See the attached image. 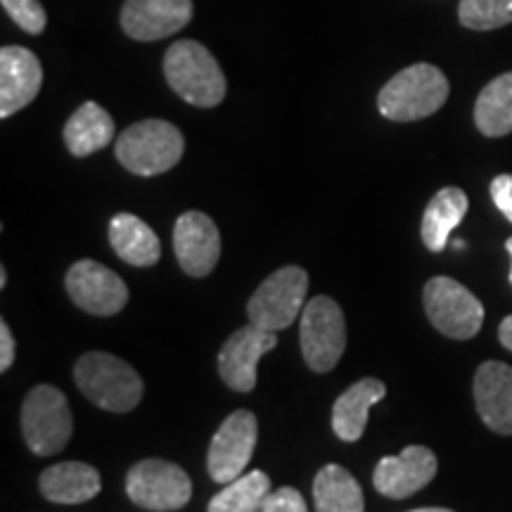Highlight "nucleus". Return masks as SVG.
<instances>
[{
    "label": "nucleus",
    "mask_w": 512,
    "mask_h": 512,
    "mask_svg": "<svg viewBox=\"0 0 512 512\" xmlns=\"http://www.w3.org/2000/svg\"><path fill=\"white\" fill-rule=\"evenodd\" d=\"M275 347H278L275 332L261 330L252 323L233 332L219 351V375L223 382L235 392H252L261 356Z\"/></svg>",
    "instance_id": "14"
},
{
    "label": "nucleus",
    "mask_w": 512,
    "mask_h": 512,
    "mask_svg": "<svg viewBox=\"0 0 512 512\" xmlns=\"http://www.w3.org/2000/svg\"><path fill=\"white\" fill-rule=\"evenodd\" d=\"M110 245L119 259L138 268L155 266L162 256V245L155 230L136 214H126V211L110 221Z\"/></svg>",
    "instance_id": "20"
},
{
    "label": "nucleus",
    "mask_w": 512,
    "mask_h": 512,
    "mask_svg": "<svg viewBox=\"0 0 512 512\" xmlns=\"http://www.w3.org/2000/svg\"><path fill=\"white\" fill-rule=\"evenodd\" d=\"M195 15L192 0H126L121 8V29L128 38L152 43L178 34Z\"/></svg>",
    "instance_id": "12"
},
{
    "label": "nucleus",
    "mask_w": 512,
    "mask_h": 512,
    "mask_svg": "<svg viewBox=\"0 0 512 512\" xmlns=\"http://www.w3.org/2000/svg\"><path fill=\"white\" fill-rule=\"evenodd\" d=\"M0 3H3V10L8 12L19 29H24L31 36L43 34L48 24V15L38 0H0Z\"/></svg>",
    "instance_id": "27"
},
{
    "label": "nucleus",
    "mask_w": 512,
    "mask_h": 512,
    "mask_svg": "<svg viewBox=\"0 0 512 512\" xmlns=\"http://www.w3.org/2000/svg\"><path fill=\"white\" fill-rule=\"evenodd\" d=\"M126 494L138 508L171 512L188 505L192 482L181 465L162 458H147L128 470Z\"/></svg>",
    "instance_id": "8"
},
{
    "label": "nucleus",
    "mask_w": 512,
    "mask_h": 512,
    "mask_svg": "<svg viewBox=\"0 0 512 512\" xmlns=\"http://www.w3.org/2000/svg\"><path fill=\"white\" fill-rule=\"evenodd\" d=\"M43 86V67L31 50L3 46L0 50V119L31 105Z\"/></svg>",
    "instance_id": "16"
},
{
    "label": "nucleus",
    "mask_w": 512,
    "mask_h": 512,
    "mask_svg": "<svg viewBox=\"0 0 512 512\" xmlns=\"http://www.w3.org/2000/svg\"><path fill=\"white\" fill-rule=\"evenodd\" d=\"M164 76L178 98L195 107H216L226 98V76L216 57L197 41H176L164 55Z\"/></svg>",
    "instance_id": "2"
},
{
    "label": "nucleus",
    "mask_w": 512,
    "mask_h": 512,
    "mask_svg": "<svg viewBox=\"0 0 512 512\" xmlns=\"http://www.w3.org/2000/svg\"><path fill=\"white\" fill-rule=\"evenodd\" d=\"M491 200L498 211L512 223V174H501L491 181Z\"/></svg>",
    "instance_id": "29"
},
{
    "label": "nucleus",
    "mask_w": 512,
    "mask_h": 512,
    "mask_svg": "<svg viewBox=\"0 0 512 512\" xmlns=\"http://www.w3.org/2000/svg\"><path fill=\"white\" fill-rule=\"evenodd\" d=\"M475 124L486 138L512 133V72L486 83L475 102Z\"/></svg>",
    "instance_id": "24"
},
{
    "label": "nucleus",
    "mask_w": 512,
    "mask_h": 512,
    "mask_svg": "<svg viewBox=\"0 0 512 512\" xmlns=\"http://www.w3.org/2000/svg\"><path fill=\"white\" fill-rule=\"evenodd\" d=\"M387 394V384L377 377H363L335 401L332 430L342 441H358L368 425V411Z\"/></svg>",
    "instance_id": "18"
},
{
    "label": "nucleus",
    "mask_w": 512,
    "mask_h": 512,
    "mask_svg": "<svg viewBox=\"0 0 512 512\" xmlns=\"http://www.w3.org/2000/svg\"><path fill=\"white\" fill-rule=\"evenodd\" d=\"M185 138L171 121L145 119L117 138V159L136 176H159L181 162Z\"/></svg>",
    "instance_id": "4"
},
{
    "label": "nucleus",
    "mask_w": 512,
    "mask_h": 512,
    "mask_svg": "<svg viewBox=\"0 0 512 512\" xmlns=\"http://www.w3.org/2000/svg\"><path fill=\"white\" fill-rule=\"evenodd\" d=\"M100 472L86 463H60L41 475V494L50 503L79 505L100 494Z\"/></svg>",
    "instance_id": "19"
},
{
    "label": "nucleus",
    "mask_w": 512,
    "mask_h": 512,
    "mask_svg": "<svg viewBox=\"0 0 512 512\" xmlns=\"http://www.w3.org/2000/svg\"><path fill=\"white\" fill-rule=\"evenodd\" d=\"M411 512H453V510H446V508H420V510H411Z\"/></svg>",
    "instance_id": "32"
},
{
    "label": "nucleus",
    "mask_w": 512,
    "mask_h": 512,
    "mask_svg": "<svg viewBox=\"0 0 512 512\" xmlns=\"http://www.w3.org/2000/svg\"><path fill=\"white\" fill-rule=\"evenodd\" d=\"M268 494L271 479L266 472L252 470L228 482L226 489L211 498L207 512H261Z\"/></svg>",
    "instance_id": "25"
},
{
    "label": "nucleus",
    "mask_w": 512,
    "mask_h": 512,
    "mask_svg": "<svg viewBox=\"0 0 512 512\" xmlns=\"http://www.w3.org/2000/svg\"><path fill=\"white\" fill-rule=\"evenodd\" d=\"M448 93L451 86L446 74L434 64L418 62L384 83L377 95V110L392 121H420L439 112Z\"/></svg>",
    "instance_id": "1"
},
{
    "label": "nucleus",
    "mask_w": 512,
    "mask_h": 512,
    "mask_svg": "<svg viewBox=\"0 0 512 512\" xmlns=\"http://www.w3.org/2000/svg\"><path fill=\"white\" fill-rule=\"evenodd\" d=\"M261 512H309V508H306L304 496L297 489L283 486V489L268 494Z\"/></svg>",
    "instance_id": "28"
},
{
    "label": "nucleus",
    "mask_w": 512,
    "mask_h": 512,
    "mask_svg": "<svg viewBox=\"0 0 512 512\" xmlns=\"http://www.w3.org/2000/svg\"><path fill=\"white\" fill-rule=\"evenodd\" d=\"M470 200L460 188H444L432 197L422 214V242L430 252H444L448 238L463 223Z\"/></svg>",
    "instance_id": "22"
},
{
    "label": "nucleus",
    "mask_w": 512,
    "mask_h": 512,
    "mask_svg": "<svg viewBox=\"0 0 512 512\" xmlns=\"http://www.w3.org/2000/svg\"><path fill=\"white\" fill-rule=\"evenodd\" d=\"M174 252L181 268L192 278H204L221 259V233L202 211H185L174 228Z\"/></svg>",
    "instance_id": "15"
},
{
    "label": "nucleus",
    "mask_w": 512,
    "mask_h": 512,
    "mask_svg": "<svg viewBox=\"0 0 512 512\" xmlns=\"http://www.w3.org/2000/svg\"><path fill=\"white\" fill-rule=\"evenodd\" d=\"M72 411L67 396L53 384H36L22 406L24 441L36 456H55L72 439Z\"/></svg>",
    "instance_id": "6"
},
{
    "label": "nucleus",
    "mask_w": 512,
    "mask_h": 512,
    "mask_svg": "<svg viewBox=\"0 0 512 512\" xmlns=\"http://www.w3.org/2000/svg\"><path fill=\"white\" fill-rule=\"evenodd\" d=\"M256 437H259V425H256L254 413H230L209 444V477L219 484H228L238 479L245 472L249 460H252Z\"/></svg>",
    "instance_id": "10"
},
{
    "label": "nucleus",
    "mask_w": 512,
    "mask_h": 512,
    "mask_svg": "<svg viewBox=\"0 0 512 512\" xmlns=\"http://www.w3.org/2000/svg\"><path fill=\"white\" fill-rule=\"evenodd\" d=\"M437 467L439 463L432 448L413 444L403 448L399 456L382 458L375 467L373 484L382 496L401 501L425 489L437 475Z\"/></svg>",
    "instance_id": "13"
},
{
    "label": "nucleus",
    "mask_w": 512,
    "mask_h": 512,
    "mask_svg": "<svg viewBox=\"0 0 512 512\" xmlns=\"http://www.w3.org/2000/svg\"><path fill=\"white\" fill-rule=\"evenodd\" d=\"M475 406L489 430L512 434V368L486 361L475 375Z\"/></svg>",
    "instance_id": "17"
},
{
    "label": "nucleus",
    "mask_w": 512,
    "mask_h": 512,
    "mask_svg": "<svg viewBox=\"0 0 512 512\" xmlns=\"http://www.w3.org/2000/svg\"><path fill=\"white\" fill-rule=\"evenodd\" d=\"M316 512H366L363 489L342 465H325L313 479Z\"/></svg>",
    "instance_id": "23"
},
{
    "label": "nucleus",
    "mask_w": 512,
    "mask_h": 512,
    "mask_svg": "<svg viewBox=\"0 0 512 512\" xmlns=\"http://www.w3.org/2000/svg\"><path fill=\"white\" fill-rule=\"evenodd\" d=\"M64 285L72 302L93 316H117L128 304V287L124 280L98 261H76L67 271Z\"/></svg>",
    "instance_id": "11"
},
{
    "label": "nucleus",
    "mask_w": 512,
    "mask_h": 512,
    "mask_svg": "<svg viewBox=\"0 0 512 512\" xmlns=\"http://www.w3.org/2000/svg\"><path fill=\"white\" fill-rule=\"evenodd\" d=\"M498 339H501L505 349L512 351V316H508L501 323V328H498Z\"/></svg>",
    "instance_id": "31"
},
{
    "label": "nucleus",
    "mask_w": 512,
    "mask_h": 512,
    "mask_svg": "<svg viewBox=\"0 0 512 512\" xmlns=\"http://www.w3.org/2000/svg\"><path fill=\"white\" fill-rule=\"evenodd\" d=\"M15 361V337L5 320H0V370H8Z\"/></svg>",
    "instance_id": "30"
},
{
    "label": "nucleus",
    "mask_w": 512,
    "mask_h": 512,
    "mask_svg": "<svg viewBox=\"0 0 512 512\" xmlns=\"http://www.w3.org/2000/svg\"><path fill=\"white\" fill-rule=\"evenodd\" d=\"M302 354L306 366L316 373H330L347 349V320L330 297H313L302 311Z\"/></svg>",
    "instance_id": "7"
},
{
    "label": "nucleus",
    "mask_w": 512,
    "mask_h": 512,
    "mask_svg": "<svg viewBox=\"0 0 512 512\" xmlns=\"http://www.w3.org/2000/svg\"><path fill=\"white\" fill-rule=\"evenodd\" d=\"M422 299H425L427 318L441 335L451 339H472L482 330L484 306L458 280L437 275L425 285Z\"/></svg>",
    "instance_id": "9"
},
{
    "label": "nucleus",
    "mask_w": 512,
    "mask_h": 512,
    "mask_svg": "<svg viewBox=\"0 0 512 512\" xmlns=\"http://www.w3.org/2000/svg\"><path fill=\"white\" fill-rule=\"evenodd\" d=\"M309 294V275L302 266H283L256 287L247 304L249 323L261 330L280 332L302 316Z\"/></svg>",
    "instance_id": "5"
},
{
    "label": "nucleus",
    "mask_w": 512,
    "mask_h": 512,
    "mask_svg": "<svg viewBox=\"0 0 512 512\" xmlns=\"http://www.w3.org/2000/svg\"><path fill=\"white\" fill-rule=\"evenodd\" d=\"M114 119L98 102H83L67 126H64V143L74 157H88L105 150L114 138Z\"/></svg>",
    "instance_id": "21"
},
{
    "label": "nucleus",
    "mask_w": 512,
    "mask_h": 512,
    "mask_svg": "<svg viewBox=\"0 0 512 512\" xmlns=\"http://www.w3.org/2000/svg\"><path fill=\"white\" fill-rule=\"evenodd\" d=\"M74 380L88 401L110 413L133 411L145 392L136 370L105 351L81 356L74 366Z\"/></svg>",
    "instance_id": "3"
},
{
    "label": "nucleus",
    "mask_w": 512,
    "mask_h": 512,
    "mask_svg": "<svg viewBox=\"0 0 512 512\" xmlns=\"http://www.w3.org/2000/svg\"><path fill=\"white\" fill-rule=\"evenodd\" d=\"M460 24L472 31H494L512 24V0H460Z\"/></svg>",
    "instance_id": "26"
},
{
    "label": "nucleus",
    "mask_w": 512,
    "mask_h": 512,
    "mask_svg": "<svg viewBox=\"0 0 512 512\" xmlns=\"http://www.w3.org/2000/svg\"><path fill=\"white\" fill-rule=\"evenodd\" d=\"M505 249H508L510 256H512V238H510L508 242H505ZM510 283H512V266H510Z\"/></svg>",
    "instance_id": "34"
},
{
    "label": "nucleus",
    "mask_w": 512,
    "mask_h": 512,
    "mask_svg": "<svg viewBox=\"0 0 512 512\" xmlns=\"http://www.w3.org/2000/svg\"><path fill=\"white\" fill-rule=\"evenodd\" d=\"M5 283H8V271H5V268H0V287H5Z\"/></svg>",
    "instance_id": "33"
}]
</instances>
